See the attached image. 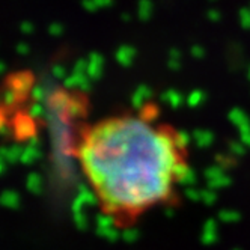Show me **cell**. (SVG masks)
I'll return each instance as SVG.
<instances>
[{
	"instance_id": "1",
	"label": "cell",
	"mask_w": 250,
	"mask_h": 250,
	"mask_svg": "<svg viewBox=\"0 0 250 250\" xmlns=\"http://www.w3.org/2000/svg\"><path fill=\"white\" fill-rule=\"evenodd\" d=\"M77 160L100 212L118 229L175 204L191 167L187 137L149 105L89 125Z\"/></svg>"
}]
</instances>
